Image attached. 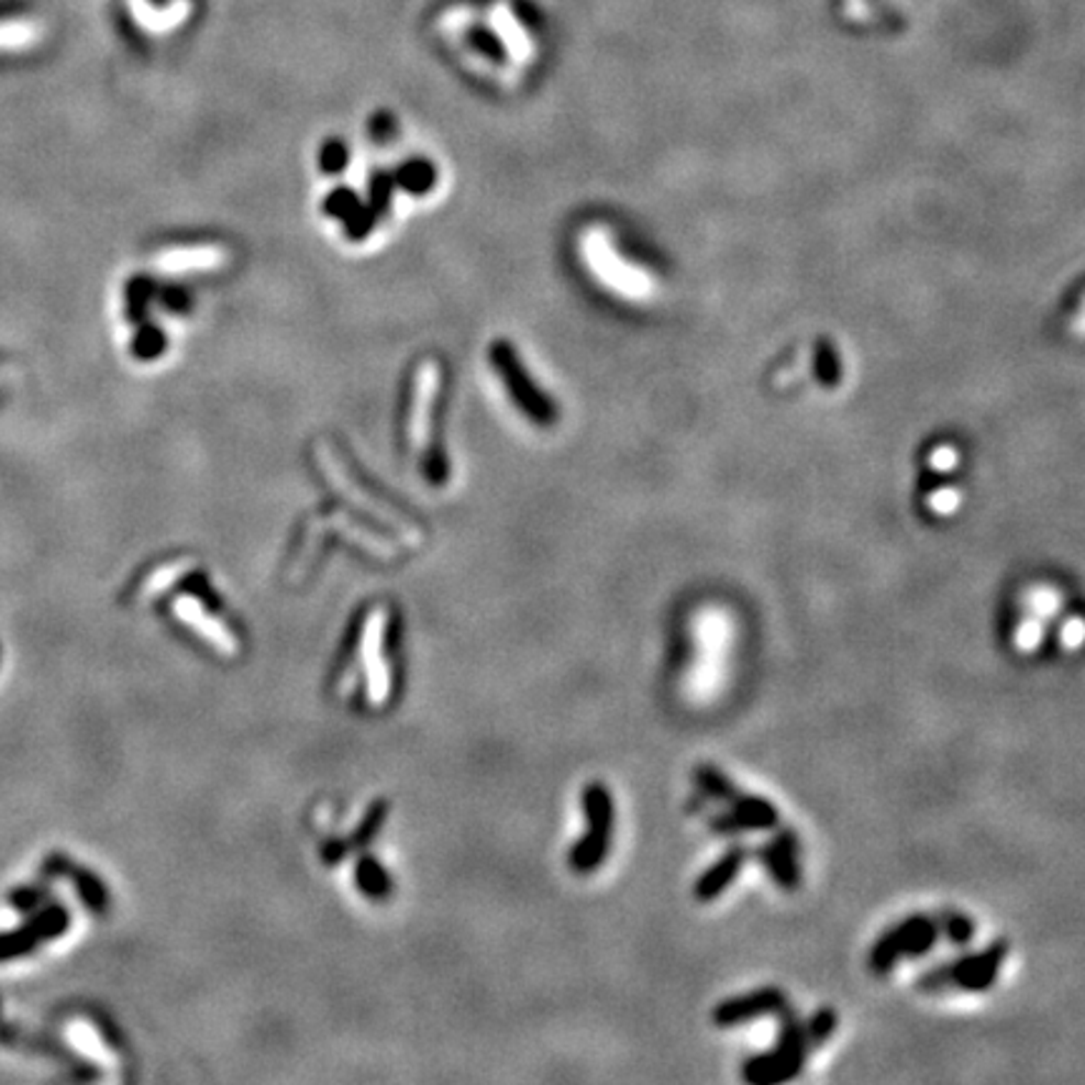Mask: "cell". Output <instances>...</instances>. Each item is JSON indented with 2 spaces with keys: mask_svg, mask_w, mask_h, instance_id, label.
I'll list each match as a JSON object with an SVG mask.
<instances>
[{
  "mask_svg": "<svg viewBox=\"0 0 1085 1085\" xmlns=\"http://www.w3.org/2000/svg\"><path fill=\"white\" fill-rule=\"evenodd\" d=\"M174 613L179 616L181 621H187L193 631L201 633V636H204L217 651H222V654H226V656L236 654V641H234L232 633H229L217 619H211L204 608H201L197 598H191V596L176 598Z\"/></svg>",
  "mask_w": 1085,
  "mask_h": 1085,
  "instance_id": "obj_11",
  "label": "cell"
},
{
  "mask_svg": "<svg viewBox=\"0 0 1085 1085\" xmlns=\"http://www.w3.org/2000/svg\"><path fill=\"white\" fill-rule=\"evenodd\" d=\"M744 864H746L744 846H731V850L723 854L711 870H707L699 879H696L694 887L696 899H699V903H711V899H717L719 895L727 893L731 882H734L739 877V872L744 870Z\"/></svg>",
  "mask_w": 1085,
  "mask_h": 1085,
  "instance_id": "obj_12",
  "label": "cell"
},
{
  "mask_svg": "<svg viewBox=\"0 0 1085 1085\" xmlns=\"http://www.w3.org/2000/svg\"><path fill=\"white\" fill-rule=\"evenodd\" d=\"M729 811L713 819L717 832H756V829H774L779 824V811L770 799L739 791L729 801Z\"/></svg>",
  "mask_w": 1085,
  "mask_h": 1085,
  "instance_id": "obj_7",
  "label": "cell"
},
{
  "mask_svg": "<svg viewBox=\"0 0 1085 1085\" xmlns=\"http://www.w3.org/2000/svg\"><path fill=\"white\" fill-rule=\"evenodd\" d=\"M932 920V917H925V915H912V917H907V920L903 922H897L893 930H887L882 938L877 940V945L872 948V955H870V965L875 973H889L899 960H903V948H905V942L912 938V934L920 932L925 925H928Z\"/></svg>",
  "mask_w": 1085,
  "mask_h": 1085,
  "instance_id": "obj_10",
  "label": "cell"
},
{
  "mask_svg": "<svg viewBox=\"0 0 1085 1085\" xmlns=\"http://www.w3.org/2000/svg\"><path fill=\"white\" fill-rule=\"evenodd\" d=\"M35 38H38V29H35V25H31V23L0 25V48L3 51L31 46Z\"/></svg>",
  "mask_w": 1085,
  "mask_h": 1085,
  "instance_id": "obj_17",
  "label": "cell"
},
{
  "mask_svg": "<svg viewBox=\"0 0 1085 1085\" xmlns=\"http://www.w3.org/2000/svg\"><path fill=\"white\" fill-rule=\"evenodd\" d=\"M440 390V369L432 359L422 362L414 377V400L410 414V438L412 445L428 455L430 450V430H432V408H435V397Z\"/></svg>",
  "mask_w": 1085,
  "mask_h": 1085,
  "instance_id": "obj_6",
  "label": "cell"
},
{
  "mask_svg": "<svg viewBox=\"0 0 1085 1085\" xmlns=\"http://www.w3.org/2000/svg\"><path fill=\"white\" fill-rule=\"evenodd\" d=\"M957 500H960V492L955 488H940L930 496V508L934 510V513L945 516V513H952V510L957 508Z\"/></svg>",
  "mask_w": 1085,
  "mask_h": 1085,
  "instance_id": "obj_20",
  "label": "cell"
},
{
  "mask_svg": "<svg viewBox=\"0 0 1085 1085\" xmlns=\"http://www.w3.org/2000/svg\"><path fill=\"white\" fill-rule=\"evenodd\" d=\"M586 811H588V822L590 832L584 842L576 846L573 852V867L578 872H590L596 867L601 857H606L608 850V837H611V824H613V807L611 797L604 787H588L586 791Z\"/></svg>",
  "mask_w": 1085,
  "mask_h": 1085,
  "instance_id": "obj_4",
  "label": "cell"
},
{
  "mask_svg": "<svg viewBox=\"0 0 1085 1085\" xmlns=\"http://www.w3.org/2000/svg\"><path fill=\"white\" fill-rule=\"evenodd\" d=\"M696 784H699V789L704 794H709L711 799L723 801V805H729V801L739 794L737 784L711 764H701L699 770H696Z\"/></svg>",
  "mask_w": 1085,
  "mask_h": 1085,
  "instance_id": "obj_15",
  "label": "cell"
},
{
  "mask_svg": "<svg viewBox=\"0 0 1085 1085\" xmlns=\"http://www.w3.org/2000/svg\"><path fill=\"white\" fill-rule=\"evenodd\" d=\"M586 257L590 262V267L596 269V275L606 279V285L619 289V292L625 297L643 299L651 295V289H654V281L649 279L646 272L629 267V264H621L619 254H616L611 244V236H608L604 229H590L588 232Z\"/></svg>",
  "mask_w": 1085,
  "mask_h": 1085,
  "instance_id": "obj_3",
  "label": "cell"
},
{
  "mask_svg": "<svg viewBox=\"0 0 1085 1085\" xmlns=\"http://www.w3.org/2000/svg\"><path fill=\"white\" fill-rule=\"evenodd\" d=\"M1083 633H1085V625L1081 621H1069V625L1063 629V641L1075 646V643L1083 639Z\"/></svg>",
  "mask_w": 1085,
  "mask_h": 1085,
  "instance_id": "obj_23",
  "label": "cell"
},
{
  "mask_svg": "<svg viewBox=\"0 0 1085 1085\" xmlns=\"http://www.w3.org/2000/svg\"><path fill=\"white\" fill-rule=\"evenodd\" d=\"M940 920H942V932H945L952 942H957V945H965V942L973 940L975 922L970 920L967 915L945 912L940 917Z\"/></svg>",
  "mask_w": 1085,
  "mask_h": 1085,
  "instance_id": "obj_18",
  "label": "cell"
},
{
  "mask_svg": "<svg viewBox=\"0 0 1085 1085\" xmlns=\"http://www.w3.org/2000/svg\"><path fill=\"white\" fill-rule=\"evenodd\" d=\"M66 1038L78 1053L88 1058V1061L99 1063L101 1069H106V1071L119 1069V1058L113 1055L109 1048H106L103 1038L96 1033V1028L88 1020H78V1018L70 1020L68 1028H66Z\"/></svg>",
  "mask_w": 1085,
  "mask_h": 1085,
  "instance_id": "obj_13",
  "label": "cell"
},
{
  "mask_svg": "<svg viewBox=\"0 0 1085 1085\" xmlns=\"http://www.w3.org/2000/svg\"><path fill=\"white\" fill-rule=\"evenodd\" d=\"M357 879H359V887L365 889L369 897H385L387 893H390V879H387L385 872L377 867L375 860L367 857V860L359 862Z\"/></svg>",
  "mask_w": 1085,
  "mask_h": 1085,
  "instance_id": "obj_16",
  "label": "cell"
},
{
  "mask_svg": "<svg viewBox=\"0 0 1085 1085\" xmlns=\"http://www.w3.org/2000/svg\"><path fill=\"white\" fill-rule=\"evenodd\" d=\"M799 852H801V844H799L797 832H791V829L784 827L782 832L774 837V842L764 844L756 854L776 885H779L782 889H787V893H794V889H797L799 882H801Z\"/></svg>",
  "mask_w": 1085,
  "mask_h": 1085,
  "instance_id": "obj_8",
  "label": "cell"
},
{
  "mask_svg": "<svg viewBox=\"0 0 1085 1085\" xmlns=\"http://www.w3.org/2000/svg\"><path fill=\"white\" fill-rule=\"evenodd\" d=\"M379 639H383V625L379 616H375L373 625L367 633V656H369V699L375 704L385 701L387 696V672L383 658H379Z\"/></svg>",
  "mask_w": 1085,
  "mask_h": 1085,
  "instance_id": "obj_14",
  "label": "cell"
},
{
  "mask_svg": "<svg viewBox=\"0 0 1085 1085\" xmlns=\"http://www.w3.org/2000/svg\"><path fill=\"white\" fill-rule=\"evenodd\" d=\"M784 1008H787V995L779 987H759V990L719 1003L713 1010V1022L719 1028H739L749 1020L772 1016Z\"/></svg>",
  "mask_w": 1085,
  "mask_h": 1085,
  "instance_id": "obj_5",
  "label": "cell"
},
{
  "mask_svg": "<svg viewBox=\"0 0 1085 1085\" xmlns=\"http://www.w3.org/2000/svg\"><path fill=\"white\" fill-rule=\"evenodd\" d=\"M1073 332H1078L1081 337H1085V302L1081 305V310L1078 314L1073 317Z\"/></svg>",
  "mask_w": 1085,
  "mask_h": 1085,
  "instance_id": "obj_24",
  "label": "cell"
},
{
  "mask_svg": "<svg viewBox=\"0 0 1085 1085\" xmlns=\"http://www.w3.org/2000/svg\"><path fill=\"white\" fill-rule=\"evenodd\" d=\"M226 259L222 246H181L158 254L154 267L164 275H189V272H211L219 269Z\"/></svg>",
  "mask_w": 1085,
  "mask_h": 1085,
  "instance_id": "obj_9",
  "label": "cell"
},
{
  "mask_svg": "<svg viewBox=\"0 0 1085 1085\" xmlns=\"http://www.w3.org/2000/svg\"><path fill=\"white\" fill-rule=\"evenodd\" d=\"M815 1048L819 1045L811 1040L807 1022H799L794 1016H787L772 1051L752 1058V1061L744 1065L741 1075H744L746 1083L754 1085H774V1083L791 1081L805 1071L807 1055L815 1051Z\"/></svg>",
  "mask_w": 1085,
  "mask_h": 1085,
  "instance_id": "obj_1",
  "label": "cell"
},
{
  "mask_svg": "<svg viewBox=\"0 0 1085 1085\" xmlns=\"http://www.w3.org/2000/svg\"><path fill=\"white\" fill-rule=\"evenodd\" d=\"M1010 955L1008 940H995L993 945H987L985 950L975 952V955L952 960L948 965L932 967L930 973H925L920 977L922 993H940L950 990V987H957V990L965 993H981L987 990L998 977L1000 967Z\"/></svg>",
  "mask_w": 1085,
  "mask_h": 1085,
  "instance_id": "obj_2",
  "label": "cell"
},
{
  "mask_svg": "<svg viewBox=\"0 0 1085 1085\" xmlns=\"http://www.w3.org/2000/svg\"><path fill=\"white\" fill-rule=\"evenodd\" d=\"M385 815H387V805H385V801H377V807H375L373 811H369V817H367V822H365V827H362V829H359V832H357V837H355V840H357V842H367V840H369V837H373V834L377 832V829H379V824H383V819H385Z\"/></svg>",
  "mask_w": 1085,
  "mask_h": 1085,
  "instance_id": "obj_21",
  "label": "cell"
},
{
  "mask_svg": "<svg viewBox=\"0 0 1085 1085\" xmlns=\"http://www.w3.org/2000/svg\"><path fill=\"white\" fill-rule=\"evenodd\" d=\"M955 463H957L955 447L945 445V447H938L932 453V467H934V470H940V473L942 470H952V467H955Z\"/></svg>",
  "mask_w": 1085,
  "mask_h": 1085,
  "instance_id": "obj_22",
  "label": "cell"
},
{
  "mask_svg": "<svg viewBox=\"0 0 1085 1085\" xmlns=\"http://www.w3.org/2000/svg\"><path fill=\"white\" fill-rule=\"evenodd\" d=\"M189 571V563H174V566H166V568H158L152 578L146 580V588H144V598H152L156 594H162V590L169 588L176 578H181L184 573Z\"/></svg>",
  "mask_w": 1085,
  "mask_h": 1085,
  "instance_id": "obj_19",
  "label": "cell"
}]
</instances>
